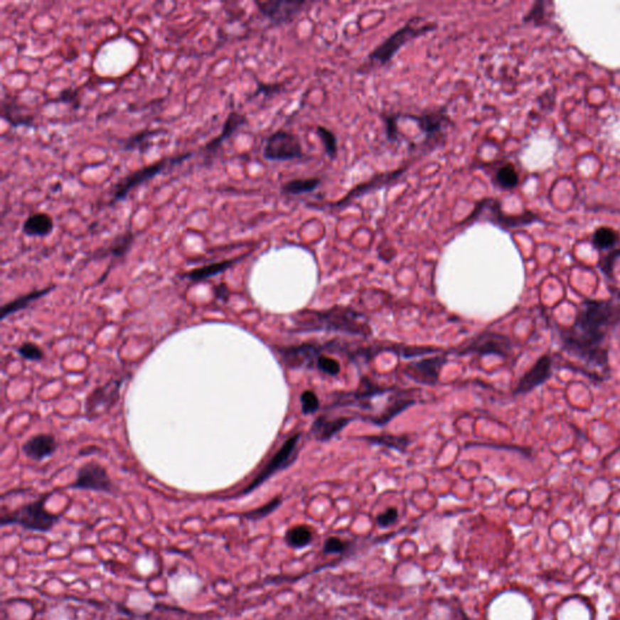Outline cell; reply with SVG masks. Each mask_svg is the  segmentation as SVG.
Wrapping results in <instances>:
<instances>
[{
    "instance_id": "cell-19",
    "label": "cell",
    "mask_w": 620,
    "mask_h": 620,
    "mask_svg": "<svg viewBox=\"0 0 620 620\" xmlns=\"http://www.w3.org/2000/svg\"><path fill=\"white\" fill-rule=\"evenodd\" d=\"M241 258L237 260H225V261L215 262L211 264L203 265L201 268L189 270L188 273L183 274L182 278L191 280L193 282H204L208 279L216 277L218 274L225 273V270H228L230 267L240 261Z\"/></svg>"
},
{
    "instance_id": "cell-4",
    "label": "cell",
    "mask_w": 620,
    "mask_h": 620,
    "mask_svg": "<svg viewBox=\"0 0 620 620\" xmlns=\"http://www.w3.org/2000/svg\"><path fill=\"white\" fill-rule=\"evenodd\" d=\"M192 156L193 151L184 153V154L175 155V156L165 158V159L160 160L158 163L151 164V165H148V166L139 169L137 171L132 172L131 175L125 177L124 180L120 181V182L115 186L114 192L112 194V201H110V204H117L118 201H124L134 188L139 187V186L144 183V182H148V181H151V178H154L155 176L161 173L165 169L183 163V161L189 159V158H192Z\"/></svg>"
},
{
    "instance_id": "cell-20",
    "label": "cell",
    "mask_w": 620,
    "mask_h": 620,
    "mask_svg": "<svg viewBox=\"0 0 620 620\" xmlns=\"http://www.w3.org/2000/svg\"><path fill=\"white\" fill-rule=\"evenodd\" d=\"M511 347V342L506 337H501L497 335H487L479 337L476 342H474L468 351H476L480 354H488V353H496L504 356L508 353V349Z\"/></svg>"
},
{
    "instance_id": "cell-11",
    "label": "cell",
    "mask_w": 620,
    "mask_h": 620,
    "mask_svg": "<svg viewBox=\"0 0 620 620\" xmlns=\"http://www.w3.org/2000/svg\"><path fill=\"white\" fill-rule=\"evenodd\" d=\"M405 171H406V168H401L399 170H395V171L375 176L372 180L368 181L366 183L360 184V186L354 188V189H351V192L348 193L347 196H344L342 201H339L336 204H331L330 206L332 208H343L344 206H347L348 204H351V201L358 199L359 196H363V194L372 192V191H377V189L383 188L384 186H388V184L395 182L400 176L404 175Z\"/></svg>"
},
{
    "instance_id": "cell-18",
    "label": "cell",
    "mask_w": 620,
    "mask_h": 620,
    "mask_svg": "<svg viewBox=\"0 0 620 620\" xmlns=\"http://www.w3.org/2000/svg\"><path fill=\"white\" fill-rule=\"evenodd\" d=\"M53 227L55 223L49 213H38L26 218L22 230L28 237H44L53 232Z\"/></svg>"
},
{
    "instance_id": "cell-10",
    "label": "cell",
    "mask_w": 620,
    "mask_h": 620,
    "mask_svg": "<svg viewBox=\"0 0 620 620\" xmlns=\"http://www.w3.org/2000/svg\"><path fill=\"white\" fill-rule=\"evenodd\" d=\"M315 318L319 319L318 325H323L324 327H330L333 330L346 331L351 333H360L363 335L365 330H368V327L358 321L354 311L349 309H342V308H336V309L326 311L324 314L315 313Z\"/></svg>"
},
{
    "instance_id": "cell-31",
    "label": "cell",
    "mask_w": 620,
    "mask_h": 620,
    "mask_svg": "<svg viewBox=\"0 0 620 620\" xmlns=\"http://www.w3.org/2000/svg\"><path fill=\"white\" fill-rule=\"evenodd\" d=\"M17 353L23 359L29 360V361H41L44 358V351H41V348L38 347L37 344H34V343H23L17 349Z\"/></svg>"
},
{
    "instance_id": "cell-21",
    "label": "cell",
    "mask_w": 620,
    "mask_h": 620,
    "mask_svg": "<svg viewBox=\"0 0 620 620\" xmlns=\"http://www.w3.org/2000/svg\"><path fill=\"white\" fill-rule=\"evenodd\" d=\"M134 240H135V234L134 232H131V230L124 232L123 234H120V235L115 237L114 241L107 249L98 251L96 253V257L102 258L108 255V256H112V257L117 258V260L118 258H123L129 252V250L132 246Z\"/></svg>"
},
{
    "instance_id": "cell-6",
    "label": "cell",
    "mask_w": 620,
    "mask_h": 620,
    "mask_svg": "<svg viewBox=\"0 0 620 620\" xmlns=\"http://www.w3.org/2000/svg\"><path fill=\"white\" fill-rule=\"evenodd\" d=\"M299 440H301V434L298 433L294 434V437H291L289 440L286 441L285 444L282 446V449H279L278 452L274 454L273 458L260 471L257 476L253 479L249 486H246L245 490L241 492V496H246V494L251 493L253 491L257 490L262 483H264L267 480H269L273 475H275L280 470L286 469L287 466H290L294 463V458H296V451H297Z\"/></svg>"
},
{
    "instance_id": "cell-2",
    "label": "cell",
    "mask_w": 620,
    "mask_h": 620,
    "mask_svg": "<svg viewBox=\"0 0 620 620\" xmlns=\"http://www.w3.org/2000/svg\"><path fill=\"white\" fill-rule=\"evenodd\" d=\"M435 28H437L435 23H425L423 18L413 17L408 21L404 27H401L395 33H392L390 37L387 38L380 46H377L368 55V61L361 67L363 70L360 72H368L373 68H380V67L387 65L389 62L392 61L397 51L402 46H406L408 41H412L415 38L420 37V36H424Z\"/></svg>"
},
{
    "instance_id": "cell-33",
    "label": "cell",
    "mask_w": 620,
    "mask_h": 620,
    "mask_svg": "<svg viewBox=\"0 0 620 620\" xmlns=\"http://www.w3.org/2000/svg\"><path fill=\"white\" fill-rule=\"evenodd\" d=\"M318 368H320L321 371L327 373V375H338L339 371H341V366H339L338 361L332 359V358H328V356H319Z\"/></svg>"
},
{
    "instance_id": "cell-34",
    "label": "cell",
    "mask_w": 620,
    "mask_h": 620,
    "mask_svg": "<svg viewBox=\"0 0 620 620\" xmlns=\"http://www.w3.org/2000/svg\"><path fill=\"white\" fill-rule=\"evenodd\" d=\"M348 549L347 542H344L342 539L332 538L327 539L324 545V552L326 554H343Z\"/></svg>"
},
{
    "instance_id": "cell-30",
    "label": "cell",
    "mask_w": 620,
    "mask_h": 620,
    "mask_svg": "<svg viewBox=\"0 0 620 620\" xmlns=\"http://www.w3.org/2000/svg\"><path fill=\"white\" fill-rule=\"evenodd\" d=\"M280 504H282V498H274L273 501H270L269 503H267V504L261 506V508H258V509L245 513L242 516L246 520H250V521H257V520H261V518H264L265 516L272 514L277 508H279Z\"/></svg>"
},
{
    "instance_id": "cell-7",
    "label": "cell",
    "mask_w": 620,
    "mask_h": 620,
    "mask_svg": "<svg viewBox=\"0 0 620 620\" xmlns=\"http://www.w3.org/2000/svg\"><path fill=\"white\" fill-rule=\"evenodd\" d=\"M73 490L95 491L103 493H115V486L106 468L97 461H89L78 471L75 481L70 485Z\"/></svg>"
},
{
    "instance_id": "cell-28",
    "label": "cell",
    "mask_w": 620,
    "mask_h": 620,
    "mask_svg": "<svg viewBox=\"0 0 620 620\" xmlns=\"http://www.w3.org/2000/svg\"><path fill=\"white\" fill-rule=\"evenodd\" d=\"M496 181L504 189H511V188H515L518 186V172H516L513 165L508 164V165H504V166L498 170L497 175H496Z\"/></svg>"
},
{
    "instance_id": "cell-24",
    "label": "cell",
    "mask_w": 620,
    "mask_h": 620,
    "mask_svg": "<svg viewBox=\"0 0 620 620\" xmlns=\"http://www.w3.org/2000/svg\"><path fill=\"white\" fill-rule=\"evenodd\" d=\"M320 183H321V180L318 177L296 178V180L289 181L285 184H282V194H287V196H301V194L314 192Z\"/></svg>"
},
{
    "instance_id": "cell-14",
    "label": "cell",
    "mask_w": 620,
    "mask_h": 620,
    "mask_svg": "<svg viewBox=\"0 0 620 620\" xmlns=\"http://www.w3.org/2000/svg\"><path fill=\"white\" fill-rule=\"evenodd\" d=\"M58 449V441L50 434H38L22 446V451L32 461H41L53 456Z\"/></svg>"
},
{
    "instance_id": "cell-1",
    "label": "cell",
    "mask_w": 620,
    "mask_h": 620,
    "mask_svg": "<svg viewBox=\"0 0 620 620\" xmlns=\"http://www.w3.org/2000/svg\"><path fill=\"white\" fill-rule=\"evenodd\" d=\"M620 323V304L585 301L575 321L562 335L563 348L592 368L608 370L607 339Z\"/></svg>"
},
{
    "instance_id": "cell-25",
    "label": "cell",
    "mask_w": 620,
    "mask_h": 620,
    "mask_svg": "<svg viewBox=\"0 0 620 620\" xmlns=\"http://www.w3.org/2000/svg\"><path fill=\"white\" fill-rule=\"evenodd\" d=\"M311 540H313V532L309 527L304 525L292 527L286 533V542L294 549H301L306 545H309Z\"/></svg>"
},
{
    "instance_id": "cell-32",
    "label": "cell",
    "mask_w": 620,
    "mask_h": 620,
    "mask_svg": "<svg viewBox=\"0 0 620 620\" xmlns=\"http://www.w3.org/2000/svg\"><path fill=\"white\" fill-rule=\"evenodd\" d=\"M301 401H302L303 413L310 415V413H314L318 411L319 399L314 392H310V390L303 392L302 396H301Z\"/></svg>"
},
{
    "instance_id": "cell-15",
    "label": "cell",
    "mask_w": 620,
    "mask_h": 620,
    "mask_svg": "<svg viewBox=\"0 0 620 620\" xmlns=\"http://www.w3.org/2000/svg\"><path fill=\"white\" fill-rule=\"evenodd\" d=\"M551 368L552 363L549 356H542L535 363V366L530 368V371L527 372L526 375H523V380H520L518 388L515 392L516 394H525L538 387L540 384L544 383L545 380H549L551 375Z\"/></svg>"
},
{
    "instance_id": "cell-17",
    "label": "cell",
    "mask_w": 620,
    "mask_h": 620,
    "mask_svg": "<svg viewBox=\"0 0 620 620\" xmlns=\"http://www.w3.org/2000/svg\"><path fill=\"white\" fill-rule=\"evenodd\" d=\"M246 123H247V119H246L245 115L240 114L239 112H235V110L230 112L227 119H225V125H223V129L220 131V135L211 139L205 146V151H213V153L216 151L222 146V143L227 141L230 136H232V134H235Z\"/></svg>"
},
{
    "instance_id": "cell-12",
    "label": "cell",
    "mask_w": 620,
    "mask_h": 620,
    "mask_svg": "<svg viewBox=\"0 0 620 620\" xmlns=\"http://www.w3.org/2000/svg\"><path fill=\"white\" fill-rule=\"evenodd\" d=\"M444 363V358L437 356L419 363H411L405 368V375L419 383L435 384L439 380V373Z\"/></svg>"
},
{
    "instance_id": "cell-13",
    "label": "cell",
    "mask_w": 620,
    "mask_h": 620,
    "mask_svg": "<svg viewBox=\"0 0 620 620\" xmlns=\"http://www.w3.org/2000/svg\"><path fill=\"white\" fill-rule=\"evenodd\" d=\"M408 119L415 120L420 130L424 132L427 139H432V142L434 139H440L441 136L445 135V130L451 124L449 117L445 114V110H437L419 117L410 115Z\"/></svg>"
},
{
    "instance_id": "cell-23",
    "label": "cell",
    "mask_w": 620,
    "mask_h": 620,
    "mask_svg": "<svg viewBox=\"0 0 620 620\" xmlns=\"http://www.w3.org/2000/svg\"><path fill=\"white\" fill-rule=\"evenodd\" d=\"M349 423L347 418H337V419H327L326 417H319L313 427L315 437L319 440H330L331 437H335L341 429L344 428Z\"/></svg>"
},
{
    "instance_id": "cell-22",
    "label": "cell",
    "mask_w": 620,
    "mask_h": 620,
    "mask_svg": "<svg viewBox=\"0 0 620 620\" xmlns=\"http://www.w3.org/2000/svg\"><path fill=\"white\" fill-rule=\"evenodd\" d=\"M53 290V287H46L43 290L32 291V292H29V294H25V296H21V297L14 299L13 302L6 303L1 308V313H0L1 316L0 318L4 320L9 315L15 314L17 311L25 309L31 303L37 301L39 298L44 297L46 294H50Z\"/></svg>"
},
{
    "instance_id": "cell-35",
    "label": "cell",
    "mask_w": 620,
    "mask_h": 620,
    "mask_svg": "<svg viewBox=\"0 0 620 620\" xmlns=\"http://www.w3.org/2000/svg\"><path fill=\"white\" fill-rule=\"evenodd\" d=\"M397 516H399V513L395 508H389L377 518V523L380 527L392 526V523H395L396 520H397Z\"/></svg>"
},
{
    "instance_id": "cell-37",
    "label": "cell",
    "mask_w": 620,
    "mask_h": 620,
    "mask_svg": "<svg viewBox=\"0 0 620 620\" xmlns=\"http://www.w3.org/2000/svg\"><path fill=\"white\" fill-rule=\"evenodd\" d=\"M385 123H387V136L388 139H390V141H395L396 137H397V127H396V118L395 117H390V118H385Z\"/></svg>"
},
{
    "instance_id": "cell-29",
    "label": "cell",
    "mask_w": 620,
    "mask_h": 620,
    "mask_svg": "<svg viewBox=\"0 0 620 620\" xmlns=\"http://www.w3.org/2000/svg\"><path fill=\"white\" fill-rule=\"evenodd\" d=\"M154 135H156V131H142V132H139L137 135L131 136L130 139L125 141V144H124V148L127 149V151H136V149H141V151H144L146 147H148L149 144H151V141L149 139L151 137H154Z\"/></svg>"
},
{
    "instance_id": "cell-5",
    "label": "cell",
    "mask_w": 620,
    "mask_h": 620,
    "mask_svg": "<svg viewBox=\"0 0 620 620\" xmlns=\"http://www.w3.org/2000/svg\"><path fill=\"white\" fill-rule=\"evenodd\" d=\"M263 156L270 161H290L303 159L306 154L297 136L289 131L278 130L267 139Z\"/></svg>"
},
{
    "instance_id": "cell-3",
    "label": "cell",
    "mask_w": 620,
    "mask_h": 620,
    "mask_svg": "<svg viewBox=\"0 0 620 620\" xmlns=\"http://www.w3.org/2000/svg\"><path fill=\"white\" fill-rule=\"evenodd\" d=\"M49 497L50 494H44L34 502L27 503L25 506L17 508L16 511L3 514L1 525L3 526L16 525L22 527L23 530H32L38 533H48L60 521L58 515L46 511V503Z\"/></svg>"
},
{
    "instance_id": "cell-9",
    "label": "cell",
    "mask_w": 620,
    "mask_h": 620,
    "mask_svg": "<svg viewBox=\"0 0 620 620\" xmlns=\"http://www.w3.org/2000/svg\"><path fill=\"white\" fill-rule=\"evenodd\" d=\"M260 13L274 25L282 26L290 23L302 13L306 1H256Z\"/></svg>"
},
{
    "instance_id": "cell-16",
    "label": "cell",
    "mask_w": 620,
    "mask_h": 620,
    "mask_svg": "<svg viewBox=\"0 0 620 620\" xmlns=\"http://www.w3.org/2000/svg\"><path fill=\"white\" fill-rule=\"evenodd\" d=\"M1 114H3V118L13 127H33L34 125V117L29 114L25 107L21 106L16 98H8L6 96L3 97Z\"/></svg>"
},
{
    "instance_id": "cell-36",
    "label": "cell",
    "mask_w": 620,
    "mask_h": 620,
    "mask_svg": "<svg viewBox=\"0 0 620 620\" xmlns=\"http://www.w3.org/2000/svg\"><path fill=\"white\" fill-rule=\"evenodd\" d=\"M372 442H375V444H380V445H387L390 446V447H395V449H401L402 447V441L401 439H397L395 437H371Z\"/></svg>"
},
{
    "instance_id": "cell-26",
    "label": "cell",
    "mask_w": 620,
    "mask_h": 620,
    "mask_svg": "<svg viewBox=\"0 0 620 620\" xmlns=\"http://www.w3.org/2000/svg\"><path fill=\"white\" fill-rule=\"evenodd\" d=\"M618 240H619V235L616 234V230L608 228V227L597 229L594 234V237H592L594 245L600 250L611 249L616 245Z\"/></svg>"
},
{
    "instance_id": "cell-8",
    "label": "cell",
    "mask_w": 620,
    "mask_h": 620,
    "mask_svg": "<svg viewBox=\"0 0 620 620\" xmlns=\"http://www.w3.org/2000/svg\"><path fill=\"white\" fill-rule=\"evenodd\" d=\"M123 382L124 380H114L96 388L86 399V416L95 418L109 411L118 402Z\"/></svg>"
},
{
    "instance_id": "cell-27",
    "label": "cell",
    "mask_w": 620,
    "mask_h": 620,
    "mask_svg": "<svg viewBox=\"0 0 620 620\" xmlns=\"http://www.w3.org/2000/svg\"><path fill=\"white\" fill-rule=\"evenodd\" d=\"M316 134L323 142L327 156L330 159H336V156L338 154V141L335 134L324 127H316Z\"/></svg>"
}]
</instances>
